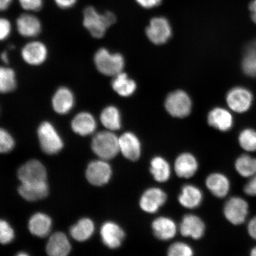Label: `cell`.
Here are the masks:
<instances>
[{
    "mask_svg": "<svg viewBox=\"0 0 256 256\" xmlns=\"http://www.w3.org/2000/svg\"><path fill=\"white\" fill-rule=\"evenodd\" d=\"M116 16L110 12L100 14L92 6L83 12V25L94 38L104 36L108 28L116 22Z\"/></svg>",
    "mask_w": 256,
    "mask_h": 256,
    "instance_id": "cell-1",
    "label": "cell"
},
{
    "mask_svg": "<svg viewBox=\"0 0 256 256\" xmlns=\"http://www.w3.org/2000/svg\"><path fill=\"white\" fill-rule=\"evenodd\" d=\"M92 148L102 160L114 158L120 152L119 138L111 131H102L94 136Z\"/></svg>",
    "mask_w": 256,
    "mask_h": 256,
    "instance_id": "cell-2",
    "label": "cell"
},
{
    "mask_svg": "<svg viewBox=\"0 0 256 256\" xmlns=\"http://www.w3.org/2000/svg\"><path fill=\"white\" fill-rule=\"evenodd\" d=\"M94 63L98 71L104 75L115 76L122 72L124 59L120 54H111L105 48L96 52Z\"/></svg>",
    "mask_w": 256,
    "mask_h": 256,
    "instance_id": "cell-3",
    "label": "cell"
},
{
    "mask_svg": "<svg viewBox=\"0 0 256 256\" xmlns=\"http://www.w3.org/2000/svg\"><path fill=\"white\" fill-rule=\"evenodd\" d=\"M38 135L42 150L48 154H55L62 149L64 143L62 138L49 122H44L40 124Z\"/></svg>",
    "mask_w": 256,
    "mask_h": 256,
    "instance_id": "cell-4",
    "label": "cell"
},
{
    "mask_svg": "<svg viewBox=\"0 0 256 256\" xmlns=\"http://www.w3.org/2000/svg\"><path fill=\"white\" fill-rule=\"evenodd\" d=\"M249 206L247 201L239 196H233L226 202L224 206V215L234 226L244 224L247 219Z\"/></svg>",
    "mask_w": 256,
    "mask_h": 256,
    "instance_id": "cell-5",
    "label": "cell"
},
{
    "mask_svg": "<svg viewBox=\"0 0 256 256\" xmlns=\"http://www.w3.org/2000/svg\"><path fill=\"white\" fill-rule=\"evenodd\" d=\"M166 110L172 116L182 118L190 114L192 102L186 92L178 90L171 92L165 102Z\"/></svg>",
    "mask_w": 256,
    "mask_h": 256,
    "instance_id": "cell-6",
    "label": "cell"
},
{
    "mask_svg": "<svg viewBox=\"0 0 256 256\" xmlns=\"http://www.w3.org/2000/svg\"><path fill=\"white\" fill-rule=\"evenodd\" d=\"M147 37L153 44L166 43L172 35V28L168 19L162 17L152 18L146 28Z\"/></svg>",
    "mask_w": 256,
    "mask_h": 256,
    "instance_id": "cell-7",
    "label": "cell"
},
{
    "mask_svg": "<svg viewBox=\"0 0 256 256\" xmlns=\"http://www.w3.org/2000/svg\"><path fill=\"white\" fill-rule=\"evenodd\" d=\"M112 170L110 166L104 160H96L90 163L86 170V178L94 186H100L110 180Z\"/></svg>",
    "mask_w": 256,
    "mask_h": 256,
    "instance_id": "cell-8",
    "label": "cell"
},
{
    "mask_svg": "<svg viewBox=\"0 0 256 256\" xmlns=\"http://www.w3.org/2000/svg\"><path fill=\"white\" fill-rule=\"evenodd\" d=\"M18 178L22 184L46 182V170L40 161L32 160L25 163L18 171Z\"/></svg>",
    "mask_w": 256,
    "mask_h": 256,
    "instance_id": "cell-9",
    "label": "cell"
},
{
    "mask_svg": "<svg viewBox=\"0 0 256 256\" xmlns=\"http://www.w3.org/2000/svg\"><path fill=\"white\" fill-rule=\"evenodd\" d=\"M226 100L232 110L238 113H244L251 107L252 95L248 89L238 87L228 92Z\"/></svg>",
    "mask_w": 256,
    "mask_h": 256,
    "instance_id": "cell-10",
    "label": "cell"
},
{
    "mask_svg": "<svg viewBox=\"0 0 256 256\" xmlns=\"http://www.w3.org/2000/svg\"><path fill=\"white\" fill-rule=\"evenodd\" d=\"M167 200V194L161 188H152L142 194L140 206L144 212L153 214L158 212Z\"/></svg>",
    "mask_w": 256,
    "mask_h": 256,
    "instance_id": "cell-11",
    "label": "cell"
},
{
    "mask_svg": "<svg viewBox=\"0 0 256 256\" xmlns=\"http://www.w3.org/2000/svg\"><path fill=\"white\" fill-rule=\"evenodd\" d=\"M102 242L108 248L115 249L119 248L122 243L126 234L122 228L114 222H106L100 230Z\"/></svg>",
    "mask_w": 256,
    "mask_h": 256,
    "instance_id": "cell-12",
    "label": "cell"
},
{
    "mask_svg": "<svg viewBox=\"0 0 256 256\" xmlns=\"http://www.w3.org/2000/svg\"><path fill=\"white\" fill-rule=\"evenodd\" d=\"M48 56L47 48L39 41L28 43L22 50V56L24 62L31 66H39L46 62Z\"/></svg>",
    "mask_w": 256,
    "mask_h": 256,
    "instance_id": "cell-13",
    "label": "cell"
},
{
    "mask_svg": "<svg viewBox=\"0 0 256 256\" xmlns=\"http://www.w3.org/2000/svg\"><path fill=\"white\" fill-rule=\"evenodd\" d=\"M120 151L128 160L135 162L138 160L142 153V145L135 134L126 132L119 138Z\"/></svg>",
    "mask_w": 256,
    "mask_h": 256,
    "instance_id": "cell-14",
    "label": "cell"
},
{
    "mask_svg": "<svg viewBox=\"0 0 256 256\" xmlns=\"http://www.w3.org/2000/svg\"><path fill=\"white\" fill-rule=\"evenodd\" d=\"M75 104L74 96L70 90L62 87L57 90L54 94L52 104L54 110L57 114H65L72 110Z\"/></svg>",
    "mask_w": 256,
    "mask_h": 256,
    "instance_id": "cell-15",
    "label": "cell"
},
{
    "mask_svg": "<svg viewBox=\"0 0 256 256\" xmlns=\"http://www.w3.org/2000/svg\"><path fill=\"white\" fill-rule=\"evenodd\" d=\"M180 228L182 235L190 236L194 240L202 238L206 232V226L203 220L194 215L185 216L182 220Z\"/></svg>",
    "mask_w": 256,
    "mask_h": 256,
    "instance_id": "cell-16",
    "label": "cell"
},
{
    "mask_svg": "<svg viewBox=\"0 0 256 256\" xmlns=\"http://www.w3.org/2000/svg\"><path fill=\"white\" fill-rule=\"evenodd\" d=\"M206 184L208 190L218 198L226 196L231 186L228 178L220 172H214L208 176Z\"/></svg>",
    "mask_w": 256,
    "mask_h": 256,
    "instance_id": "cell-17",
    "label": "cell"
},
{
    "mask_svg": "<svg viewBox=\"0 0 256 256\" xmlns=\"http://www.w3.org/2000/svg\"><path fill=\"white\" fill-rule=\"evenodd\" d=\"M18 33L26 38L38 36L42 30L40 19L30 14H23L19 16L16 21Z\"/></svg>",
    "mask_w": 256,
    "mask_h": 256,
    "instance_id": "cell-18",
    "label": "cell"
},
{
    "mask_svg": "<svg viewBox=\"0 0 256 256\" xmlns=\"http://www.w3.org/2000/svg\"><path fill=\"white\" fill-rule=\"evenodd\" d=\"M198 169V162L195 156L190 153L182 154L176 158L174 170L179 178H190Z\"/></svg>",
    "mask_w": 256,
    "mask_h": 256,
    "instance_id": "cell-19",
    "label": "cell"
},
{
    "mask_svg": "<svg viewBox=\"0 0 256 256\" xmlns=\"http://www.w3.org/2000/svg\"><path fill=\"white\" fill-rule=\"evenodd\" d=\"M208 122L210 126L222 132H226L233 126V118L225 108H216L208 114Z\"/></svg>",
    "mask_w": 256,
    "mask_h": 256,
    "instance_id": "cell-20",
    "label": "cell"
},
{
    "mask_svg": "<svg viewBox=\"0 0 256 256\" xmlns=\"http://www.w3.org/2000/svg\"><path fill=\"white\" fill-rule=\"evenodd\" d=\"M97 127L94 118L88 112H80L73 118L72 128L74 132L82 136H87L94 133Z\"/></svg>",
    "mask_w": 256,
    "mask_h": 256,
    "instance_id": "cell-21",
    "label": "cell"
},
{
    "mask_svg": "<svg viewBox=\"0 0 256 256\" xmlns=\"http://www.w3.org/2000/svg\"><path fill=\"white\" fill-rule=\"evenodd\" d=\"M49 192L46 182L36 183L22 184L18 193L25 200L36 201L46 198Z\"/></svg>",
    "mask_w": 256,
    "mask_h": 256,
    "instance_id": "cell-22",
    "label": "cell"
},
{
    "mask_svg": "<svg viewBox=\"0 0 256 256\" xmlns=\"http://www.w3.org/2000/svg\"><path fill=\"white\" fill-rule=\"evenodd\" d=\"M71 244L65 234L58 232L50 236L46 245L47 254L51 256H66L71 252Z\"/></svg>",
    "mask_w": 256,
    "mask_h": 256,
    "instance_id": "cell-23",
    "label": "cell"
},
{
    "mask_svg": "<svg viewBox=\"0 0 256 256\" xmlns=\"http://www.w3.org/2000/svg\"><path fill=\"white\" fill-rule=\"evenodd\" d=\"M154 234L156 238L168 241L174 238L177 232L175 222L168 217H159L152 223Z\"/></svg>",
    "mask_w": 256,
    "mask_h": 256,
    "instance_id": "cell-24",
    "label": "cell"
},
{
    "mask_svg": "<svg viewBox=\"0 0 256 256\" xmlns=\"http://www.w3.org/2000/svg\"><path fill=\"white\" fill-rule=\"evenodd\" d=\"M181 206L188 209H194L200 206L203 200L202 192L194 186L186 185L182 188L178 198Z\"/></svg>",
    "mask_w": 256,
    "mask_h": 256,
    "instance_id": "cell-25",
    "label": "cell"
},
{
    "mask_svg": "<svg viewBox=\"0 0 256 256\" xmlns=\"http://www.w3.org/2000/svg\"><path fill=\"white\" fill-rule=\"evenodd\" d=\"M52 226V220L49 216L42 213H37L31 217L28 222V229L32 234L39 238H44L50 233Z\"/></svg>",
    "mask_w": 256,
    "mask_h": 256,
    "instance_id": "cell-26",
    "label": "cell"
},
{
    "mask_svg": "<svg viewBox=\"0 0 256 256\" xmlns=\"http://www.w3.org/2000/svg\"><path fill=\"white\" fill-rule=\"evenodd\" d=\"M114 76L112 86L118 94L123 97H128L135 92L136 83L133 80L128 78L126 73L121 72Z\"/></svg>",
    "mask_w": 256,
    "mask_h": 256,
    "instance_id": "cell-27",
    "label": "cell"
},
{
    "mask_svg": "<svg viewBox=\"0 0 256 256\" xmlns=\"http://www.w3.org/2000/svg\"><path fill=\"white\" fill-rule=\"evenodd\" d=\"M150 172L156 182L163 183L170 178V166L162 156H156L150 162Z\"/></svg>",
    "mask_w": 256,
    "mask_h": 256,
    "instance_id": "cell-28",
    "label": "cell"
},
{
    "mask_svg": "<svg viewBox=\"0 0 256 256\" xmlns=\"http://www.w3.org/2000/svg\"><path fill=\"white\" fill-rule=\"evenodd\" d=\"M94 228V222L90 219L82 218L72 227L70 233L74 239L82 242L91 238Z\"/></svg>",
    "mask_w": 256,
    "mask_h": 256,
    "instance_id": "cell-29",
    "label": "cell"
},
{
    "mask_svg": "<svg viewBox=\"0 0 256 256\" xmlns=\"http://www.w3.org/2000/svg\"><path fill=\"white\" fill-rule=\"evenodd\" d=\"M234 168L238 174L244 178H250L256 174V158L242 154L236 159Z\"/></svg>",
    "mask_w": 256,
    "mask_h": 256,
    "instance_id": "cell-30",
    "label": "cell"
},
{
    "mask_svg": "<svg viewBox=\"0 0 256 256\" xmlns=\"http://www.w3.org/2000/svg\"><path fill=\"white\" fill-rule=\"evenodd\" d=\"M102 124L108 130L114 131L120 129L121 116L119 110L114 106L104 108L100 114Z\"/></svg>",
    "mask_w": 256,
    "mask_h": 256,
    "instance_id": "cell-31",
    "label": "cell"
},
{
    "mask_svg": "<svg viewBox=\"0 0 256 256\" xmlns=\"http://www.w3.org/2000/svg\"><path fill=\"white\" fill-rule=\"evenodd\" d=\"M242 68L246 75L256 78V40L249 44L246 48Z\"/></svg>",
    "mask_w": 256,
    "mask_h": 256,
    "instance_id": "cell-32",
    "label": "cell"
},
{
    "mask_svg": "<svg viewBox=\"0 0 256 256\" xmlns=\"http://www.w3.org/2000/svg\"><path fill=\"white\" fill-rule=\"evenodd\" d=\"M17 86L15 72L8 67L0 66V92L8 94Z\"/></svg>",
    "mask_w": 256,
    "mask_h": 256,
    "instance_id": "cell-33",
    "label": "cell"
},
{
    "mask_svg": "<svg viewBox=\"0 0 256 256\" xmlns=\"http://www.w3.org/2000/svg\"><path fill=\"white\" fill-rule=\"evenodd\" d=\"M238 143L245 152H256V131L251 128L242 130L239 134Z\"/></svg>",
    "mask_w": 256,
    "mask_h": 256,
    "instance_id": "cell-34",
    "label": "cell"
},
{
    "mask_svg": "<svg viewBox=\"0 0 256 256\" xmlns=\"http://www.w3.org/2000/svg\"><path fill=\"white\" fill-rule=\"evenodd\" d=\"M193 254V250L184 242H175L168 250L169 256H191Z\"/></svg>",
    "mask_w": 256,
    "mask_h": 256,
    "instance_id": "cell-35",
    "label": "cell"
},
{
    "mask_svg": "<svg viewBox=\"0 0 256 256\" xmlns=\"http://www.w3.org/2000/svg\"><path fill=\"white\" fill-rule=\"evenodd\" d=\"M14 140L10 134L2 128H0V153L11 152L14 146Z\"/></svg>",
    "mask_w": 256,
    "mask_h": 256,
    "instance_id": "cell-36",
    "label": "cell"
},
{
    "mask_svg": "<svg viewBox=\"0 0 256 256\" xmlns=\"http://www.w3.org/2000/svg\"><path fill=\"white\" fill-rule=\"evenodd\" d=\"M14 238V232L10 224L4 220H0V243L7 244Z\"/></svg>",
    "mask_w": 256,
    "mask_h": 256,
    "instance_id": "cell-37",
    "label": "cell"
},
{
    "mask_svg": "<svg viewBox=\"0 0 256 256\" xmlns=\"http://www.w3.org/2000/svg\"><path fill=\"white\" fill-rule=\"evenodd\" d=\"M21 7L27 11L37 12L42 8L44 0H18Z\"/></svg>",
    "mask_w": 256,
    "mask_h": 256,
    "instance_id": "cell-38",
    "label": "cell"
},
{
    "mask_svg": "<svg viewBox=\"0 0 256 256\" xmlns=\"http://www.w3.org/2000/svg\"><path fill=\"white\" fill-rule=\"evenodd\" d=\"M12 24L7 18H0V41L4 40L10 36Z\"/></svg>",
    "mask_w": 256,
    "mask_h": 256,
    "instance_id": "cell-39",
    "label": "cell"
},
{
    "mask_svg": "<svg viewBox=\"0 0 256 256\" xmlns=\"http://www.w3.org/2000/svg\"><path fill=\"white\" fill-rule=\"evenodd\" d=\"M244 193L250 196H256V174L250 178L243 188Z\"/></svg>",
    "mask_w": 256,
    "mask_h": 256,
    "instance_id": "cell-40",
    "label": "cell"
},
{
    "mask_svg": "<svg viewBox=\"0 0 256 256\" xmlns=\"http://www.w3.org/2000/svg\"><path fill=\"white\" fill-rule=\"evenodd\" d=\"M140 6L144 8H152L161 4L162 0H136Z\"/></svg>",
    "mask_w": 256,
    "mask_h": 256,
    "instance_id": "cell-41",
    "label": "cell"
},
{
    "mask_svg": "<svg viewBox=\"0 0 256 256\" xmlns=\"http://www.w3.org/2000/svg\"><path fill=\"white\" fill-rule=\"evenodd\" d=\"M78 0H54L56 4L60 8L68 9L74 6Z\"/></svg>",
    "mask_w": 256,
    "mask_h": 256,
    "instance_id": "cell-42",
    "label": "cell"
},
{
    "mask_svg": "<svg viewBox=\"0 0 256 256\" xmlns=\"http://www.w3.org/2000/svg\"><path fill=\"white\" fill-rule=\"evenodd\" d=\"M248 232L251 238L256 240V216L250 220L248 225Z\"/></svg>",
    "mask_w": 256,
    "mask_h": 256,
    "instance_id": "cell-43",
    "label": "cell"
},
{
    "mask_svg": "<svg viewBox=\"0 0 256 256\" xmlns=\"http://www.w3.org/2000/svg\"><path fill=\"white\" fill-rule=\"evenodd\" d=\"M248 8L252 20L256 24V0H252L250 3Z\"/></svg>",
    "mask_w": 256,
    "mask_h": 256,
    "instance_id": "cell-44",
    "label": "cell"
},
{
    "mask_svg": "<svg viewBox=\"0 0 256 256\" xmlns=\"http://www.w3.org/2000/svg\"><path fill=\"white\" fill-rule=\"evenodd\" d=\"M12 0H0V12L6 10L11 5Z\"/></svg>",
    "mask_w": 256,
    "mask_h": 256,
    "instance_id": "cell-45",
    "label": "cell"
},
{
    "mask_svg": "<svg viewBox=\"0 0 256 256\" xmlns=\"http://www.w3.org/2000/svg\"><path fill=\"white\" fill-rule=\"evenodd\" d=\"M1 59L6 64L8 62V58L7 52H3L1 54Z\"/></svg>",
    "mask_w": 256,
    "mask_h": 256,
    "instance_id": "cell-46",
    "label": "cell"
},
{
    "mask_svg": "<svg viewBox=\"0 0 256 256\" xmlns=\"http://www.w3.org/2000/svg\"><path fill=\"white\" fill-rule=\"evenodd\" d=\"M250 255L251 256H256V246L252 248L250 252Z\"/></svg>",
    "mask_w": 256,
    "mask_h": 256,
    "instance_id": "cell-47",
    "label": "cell"
}]
</instances>
